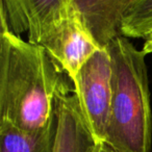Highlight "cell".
<instances>
[{"mask_svg": "<svg viewBox=\"0 0 152 152\" xmlns=\"http://www.w3.org/2000/svg\"><path fill=\"white\" fill-rule=\"evenodd\" d=\"M123 38H152V0H130L124 14L122 28Z\"/></svg>", "mask_w": 152, "mask_h": 152, "instance_id": "8", "label": "cell"}, {"mask_svg": "<svg viewBox=\"0 0 152 152\" xmlns=\"http://www.w3.org/2000/svg\"><path fill=\"white\" fill-rule=\"evenodd\" d=\"M142 51H143V53L145 55L152 54V38L147 41H145L143 48H142Z\"/></svg>", "mask_w": 152, "mask_h": 152, "instance_id": "9", "label": "cell"}, {"mask_svg": "<svg viewBox=\"0 0 152 152\" xmlns=\"http://www.w3.org/2000/svg\"><path fill=\"white\" fill-rule=\"evenodd\" d=\"M38 46L47 51L71 81L80 68L102 49L83 25L74 0L67 15L43 37Z\"/></svg>", "mask_w": 152, "mask_h": 152, "instance_id": "4", "label": "cell"}, {"mask_svg": "<svg viewBox=\"0 0 152 152\" xmlns=\"http://www.w3.org/2000/svg\"><path fill=\"white\" fill-rule=\"evenodd\" d=\"M65 74L43 47L1 26L0 122L26 131L48 128L57 97L72 90Z\"/></svg>", "mask_w": 152, "mask_h": 152, "instance_id": "1", "label": "cell"}, {"mask_svg": "<svg viewBox=\"0 0 152 152\" xmlns=\"http://www.w3.org/2000/svg\"><path fill=\"white\" fill-rule=\"evenodd\" d=\"M106 49L113 63V99L105 144L117 152H150L152 113L146 55L123 37Z\"/></svg>", "mask_w": 152, "mask_h": 152, "instance_id": "2", "label": "cell"}, {"mask_svg": "<svg viewBox=\"0 0 152 152\" xmlns=\"http://www.w3.org/2000/svg\"><path fill=\"white\" fill-rule=\"evenodd\" d=\"M56 119L46 129L26 131L7 122H0V152H53Z\"/></svg>", "mask_w": 152, "mask_h": 152, "instance_id": "7", "label": "cell"}, {"mask_svg": "<svg viewBox=\"0 0 152 152\" xmlns=\"http://www.w3.org/2000/svg\"><path fill=\"white\" fill-rule=\"evenodd\" d=\"M81 115L97 144H105L113 99V63L106 48L98 50L72 80Z\"/></svg>", "mask_w": 152, "mask_h": 152, "instance_id": "3", "label": "cell"}, {"mask_svg": "<svg viewBox=\"0 0 152 152\" xmlns=\"http://www.w3.org/2000/svg\"><path fill=\"white\" fill-rule=\"evenodd\" d=\"M96 152H117L115 151L113 148H110L108 145L106 144H98L97 148H96Z\"/></svg>", "mask_w": 152, "mask_h": 152, "instance_id": "10", "label": "cell"}, {"mask_svg": "<svg viewBox=\"0 0 152 152\" xmlns=\"http://www.w3.org/2000/svg\"><path fill=\"white\" fill-rule=\"evenodd\" d=\"M55 115L57 126L53 152H96L98 144L81 115L74 89L57 97Z\"/></svg>", "mask_w": 152, "mask_h": 152, "instance_id": "5", "label": "cell"}, {"mask_svg": "<svg viewBox=\"0 0 152 152\" xmlns=\"http://www.w3.org/2000/svg\"><path fill=\"white\" fill-rule=\"evenodd\" d=\"M83 25L100 48L122 37L124 14L130 0H74Z\"/></svg>", "mask_w": 152, "mask_h": 152, "instance_id": "6", "label": "cell"}]
</instances>
